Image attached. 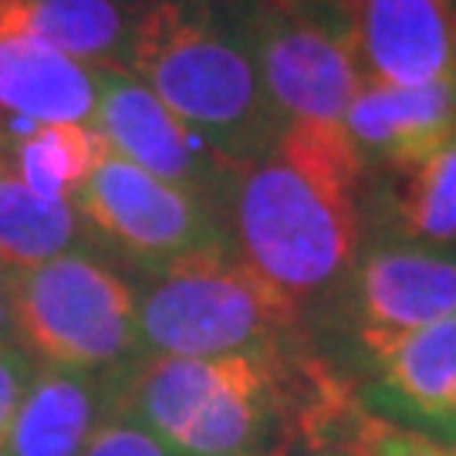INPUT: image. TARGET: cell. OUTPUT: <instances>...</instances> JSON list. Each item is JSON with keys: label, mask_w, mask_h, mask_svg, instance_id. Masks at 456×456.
I'll use <instances>...</instances> for the list:
<instances>
[{"label": "cell", "mask_w": 456, "mask_h": 456, "mask_svg": "<svg viewBox=\"0 0 456 456\" xmlns=\"http://www.w3.org/2000/svg\"><path fill=\"white\" fill-rule=\"evenodd\" d=\"M362 196L365 166L342 126H288L237 166L220 203L227 247L311 325L359 261Z\"/></svg>", "instance_id": "obj_1"}, {"label": "cell", "mask_w": 456, "mask_h": 456, "mask_svg": "<svg viewBox=\"0 0 456 456\" xmlns=\"http://www.w3.org/2000/svg\"><path fill=\"white\" fill-rule=\"evenodd\" d=\"M122 71L146 85L227 163L244 166L284 132L257 75L264 0H118Z\"/></svg>", "instance_id": "obj_2"}, {"label": "cell", "mask_w": 456, "mask_h": 456, "mask_svg": "<svg viewBox=\"0 0 456 456\" xmlns=\"http://www.w3.org/2000/svg\"><path fill=\"white\" fill-rule=\"evenodd\" d=\"M311 345L291 355H139L112 379V409L173 456H271L294 443Z\"/></svg>", "instance_id": "obj_3"}, {"label": "cell", "mask_w": 456, "mask_h": 456, "mask_svg": "<svg viewBox=\"0 0 456 456\" xmlns=\"http://www.w3.org/2000/svg\"><path fill=\"white\" fill-rule=\"evenodd\" d=\"M135 322L142 355H291L314 345L301 308L237 261L230 247L135 277Z\"/></svg>", "instance_id": "obj_4"}, {"label": "cell", "mask_w": 456, "mask_h": 456, "mask_svg": "<svg viewBox=\"0 0 456 456\" xmlns=\"http://www.w3.org/2000/svg\"><path fill=\"white\" fill-rule=\"evenodd\" d=\"M14 345L45 369L118 375L142 355L135 277L95 247L4 274Z\"/></svg>", "instance_id": "obj_5"}, {"label": "cell", "mask_w": 456, "mask_h": 456, "mask_svg": "<svg viewBox=\"0 0 456 456\" xmlns=\"http://www.w3.org/2000/svg\"><path fill=\"white\" fill-rule=\"evenodd\" d=\"M75 210L92 247L132 277L227 247L224 220L210 203L149 176L109 146L75 196Z\"/></svg>", "instance_id": "obj_6"}, {"label": "cell", "mask_w": 456, "mask_h": 456, "mask_svg": "<svg viewBox=\"0 0 456 456\" xmlns=\"http://www.w3.org/2000/svg\"><path fill=\"white\" fill-rule=\"evenodd\" d=\"M456 314V247L365 240L355 267L314 322L362 362L409 331Z\"/></svg>", "instance_id": "obj_7"}, {"label": "cell", "mask_w": 456, "mask_h": 456, "mask_svg": "<svg viewBox=\"0 0 456 456\" xmlns=\"http://www.w3.org/2000/svg\"><path fill=\"white\" fill-rule=\"evenodd\" d=\"M257 75L277 122L342 126L362 85L348 11L308 0H264L257 17Z\"/></svg>", "instance_id": "obj_8"}, {"label": "cell", "mask_w": 456, "mask_h": 456, "mask_svg": "<svg viewBox=\"0 0 456 456\" xmlns=\"http://www.w3.org/2000/svg\"><path fill=\"white\" fill-rule=\"evenodd\" d=\"M92 129L115 156L142 173L200 196L220 213L237 166L200 139L139 78L122 68H98V102Z\"/></svg>", "instance_id": "obj_9"}, {"label": "cell", "mask_w": 456, "mask_h": 456, "mask_svg": "<svg viewBox=\"0 0 456 456\" xmlns=\"http://www.w3.org/2000/svg\"><path fill=\"white\" fill-rule=\"evenodd\" d=\"M362 78L399 88L456 82V0H352Z\"/></svg>", "instance_id": "obj_10"}, {"label": "cell", "mask_w": 456, "mask_h": 456, "mask_svg": "<svg viewBox=\"0 0 456 456\" xmlns=\"http://www.w3.org/2000/svg\"><path fill=\"white\" fill-rule=\"evenodd\" d=\"M355 369L365 379L362 403L372 412L443 440L456 399V314L375 348Z\"/></svg>", "instance_id": "obj_11"}, {"label": "cell", "mask_w": 456, "mask_h": 456, "mask_svg": "<svg viewBox=\"0 0 456 456\" xmlns=\"http://www.w3.org/2000/svg\"><path fill=\"white\" fill-rule=\"evenodd\" d=\"M365 176H386L419 163L456 135V82L399 88L362 78L342 115Z\"/></svg>", "instance_id": "obj_12"}, {"label": "cell", "mask_w": 456, "mask_h": 456, "mask_svg": "<svg viewBox=\"0 0 456 456\" xmlns=\"http://www.w3.org/2000/svg\"><path fill=\"white\" fill-rule=\"evenodd\" d=\"M98 68L61 51L0 37V135L11 142L37 126H92Z\"/></svg>", "instance_id": "obj_13"}, {"label": "cell", "mask_w": 456, "mask_h": 456, "mask_svg": "<svg viewBox=\"0 0 456 456\" xmlns=\"http://www.w3.org/2000/svg\"><path fill=\"white\" fill-rule=\"evenodd\" d=\"M365 240L456 247V135L419 163L365 176Z\"/></svg>", "instance_id": "obj_14"}, {"label": "cell", "mask_w": 456, "mask_h": 456, "mask_svg": "<svg viewBox=\"0 0 456 456\" xmlns=\"http://www.w3.org/2000/svg\"><path fill=\"white\" fill-rule=\"evenodd\" d=\"M115 375L37 365L14 412L4 456H82L112 412Z\"/></svg>", "instance_id": "obj_15"}, {"label": "cell", "mask_w": 456, "mask_h": 456, "mask_svg": "<svg viewBox=\"0 0 456 456\" xmlns=\"http://www.w3.org/2000/svg\"><path fill=\"white\" fill-rule=\"evenodd\" d=\"M0 37H24L88 68H122L126 11L118 0H0Z\"/></svg>", "instance_id": "obj_16"}, {"label": "cell", "mask_w": 456, "mask_h": 456, "mask_svg": "<svg viewBox=\"0 0 456 456\" xmlns=\"http://www.w3.org/2000/svg\"><path fill=\"white\" fill-rule=\"evenodd\" d=\"M92 247L75 200H45L7 169L0 173V274H20Z\"/></svg>", "instance_id": "obj_17"}, {"label": "cell", "mask_w": 456, "mask_h": 456, "mask_svg": "<svg viewBox=\"0 0 456 456\" xmlns=\"http://www.w3.org/2000/svg\"><path fill=\"white\" fill-rule=\"evenodd\" d=\"M102 149L92 126H37L7 142L4 169L45 200H75Z\"/></svg>", "instance_id": "obj_18"}, {"label": "cell", "mask_w": 456, "mask_h": 456, "mask_svg": "<svg viewBox=\"0 0 456 456\" xmlns=\"http://www.w3.org/2000/svg\"><path fill=\"white\" fill-rule=\"evenodd\" d=\"M331 450L348 456H456V443H443L436 436L395 426L359 403L338 423Z\"/></svg>", "instance_id": "obj_19"}, {"label": "cell", "mask_w": 456, "mask_h": 456, "mask_svg": "<svg viewBox=\"0 0 456 456\" xmlns=\"http://www.w3.org/2000/svg\"><path fill=\"white\" fill-rule=\"evenodd\" d=\"M82 456H173L163 443L149 433L146 426L122 416V412H109L105 423L95 429V436L88 440Z\"/></svg>", "instance_id": "obj_20"}, {"label": "cell", "mask_w": 456, "mask_h": 456, "mask_svg": "<svg viewBox=\"0 0 456 456\" xmlns=\"http://www.w3.org/2000/svg\"><path fill=\"white\" fill-rule=\"evenodd\" d=\"M34 365L17 345H0V450H4V440L11 433V423H14V412L24 399V389L31 382Z\"/></svg>", "instance_id": "obj_21"}, {"label": "cell", "mask_w": 456, "mask_h": 456, "mask_svg": "<svg viewBox=\"0 0 456 456\" xmlns=\"http://www.w3.org/2000/svg\"><path fill=\"white\" fill-rule=\"evenodd\" d=\"M0 345H14V325H11V301H7V284L0 274Z\"/></svg>", "instance_id": "obj_22"}, {"label": "cell", "mask_w": 456, "mask_h": 456, "mask_svg": "<svg viewBox=\"0 0 456 456\" xmlns=\"http://www.w3.org/2000/svg\"><path fill=\"white\" fill-rule=\"evenodd\" d=\"M271 456H348V453H338V450H325V446H305V443H288V446H281L277 453Z\"/></svg>", "instance_id": "obj_23"}, {"label": "cell", "mask_w": 456, "mask_h": 456, "mask_svg": "<svg viewBox=\"0 0 456 456\" xmlns=\"http://www.w3.org/2000/svg\"><path fill=\"white\" fill-rule=\"evenodd\" d=\"M308 4H325V7H342V11L352 7V0H308Z\"/></svg>", "instance_id": "obj_24"}, {"label": "cell", "mask_w": 456, "mask_h": 456, "mask_svg": "<svg viewBox=\"0 0 456 456\" xmlns=\"http://www.w3.org/2000/svg\"><path fill=\"white\" fill-rule=\"evenodd\" d=\"M4 159H7V139L0 135V173H4Z\"/></svg>", "instance_id": "obj_25"}]
</instances>
